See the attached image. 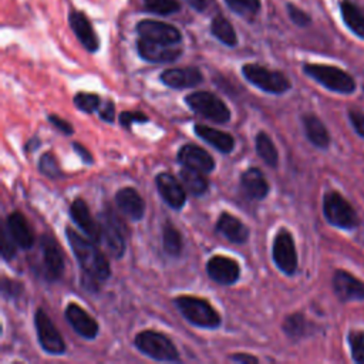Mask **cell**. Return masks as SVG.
Instances as JSON below:
<instances>
[{
    "label": "cell",
    "mask_w": 364,
    "mask_h": 364,
    "mask_svg": "<svg viewBox=\"0 0 364 364\" xmlns=\"http://www.w3.org/2000/svg\"><path fill=\"white\" fill-rule=\"evenodd\" d=\"M65 236L73 255L84 273L82 282L85 286L91 284V287H94L98 282H104L111 276V267L107 256L97 247L95 242L81 236L73 228L65 229Z\"/></svg>",
    "instance_id": "6da1fadb"
},
{
    "label": "cell",
    "mask_w": 364,
    "mask_h": 364,
    "mask_svg": "<svg viewBox=\"0 0 364 364\" xmlns=\"http://www.w3.org/2000/svg\"><path fill=\"white\" fill-rule=\"evenodd\" d=\"M173 303L179 313L193 326L202 327V328H218L222 323L220 314L218 310L213 309V306L200 297L196 296H178L173 299Z\"/></svg>",
    "instance_id": "7a4b0ae2"
},
{
    "label": "cell",
    "mask_w": 364,
    "mask_h": 364,
    "mask_svg": "<svg viewBox=\"0 0 364 364\" xmlns=\"http://www.w3.org/2000/svg\"><path fill=\"white\" fill-rule=\"evenodd\" d=\"M101 237L100 243L114 259H121L127 247V226L121 218L111 209H105L98 218Z\"/></svg>",
    "instance_id": "3957f363"
},
{
    "label": "cell",
    "mask_w": 364,
    "mask_h": 364,
    "mask_svg": "<svg viewBox=\"0 0 364 364\" xmlns=\"http://www.w3.org/2000/svg\"><path fill=\"white\" fill-rule=\"evenodd\" d=\"M135 347L155 361H179V351L169 337L154 330L139 331L134 338Z\"/></svg>",
    "instance_id": "277c9868"
},
{
    "label": "cell",
    "mask_w": 364,
    "mask_h": 364,
    "mask_svg": "<svg viewBox=\"0 0 364 364\" xmlns=\"http://www.w3.org/2000/svg\"><path fill=\"white\" fill-rule=\"evenodd\" d=\"M304 73L330 91L351 94L355 90L354 78L344 70L327 64H304Z\"/></svg>",
    "instance_id": "5b68a950"
},
{
    "label": "cell",
    "mask_w": 364,
    "mask_h": 364,
    "mask_svg": "<svg viewBox=\"0 0 364 364\" xmlns=\"http://www.w3.org/2000/svg\"><path fill=\"white\" fill-rule=\"evenodd\" d=\"M242 74L252 85L269 94H284L291 87L289 78L283 73L269 70L260 64H245L242 67Z\"/></svg>",
    "instance_id": "8992f818"
},
{
    "label": "cell",
    "mask_w": 364,
    "mask_h": 364,
    "mask_svg": "<svg viewBox=\"0 0 364 364\" xmlns=\"http://www.w3.org/2000/svg\"><path fill=\"white\" fill-rule=\"evenodd\" d=\"M186 105L198 115L216 122L226 124L230 121V109L215 94L209 91H195L185 97Z\"/></svg>",
    "instance_id": "52a82bcc"
},
{
    "label": "cell",
    "mask_w": 364,
    "mask_h": 364,
    "mask_svg": "<svg viewBox=\"0 0 364 364\" xmlns=\"http://www.w3.org/2000/svg\"><path fill=\"white\" fill-rule=\"evenodd\" d=\"M323 212L326 219L341 229H353L358 225L354 208L338 192L330 191L323 198Z\"/></svg>",
    "instance_id": "ba28073f"
},
{
    "label": "cell",
    "mask_w": 364,
    "mask_h": 364,
    "mask_svg": "<svg viewBox=\"0 0 364 364\" xmlns=\"http://www.w3.org/2000/svg\"><path fill=\"white\" fill-rule=\"evenodd\" d=\"M34 327L38 343L47 354L60 355L65 353L67 347L63 336L60 334L58 328L55 327L50 316L43 309H37L34 313Z\"/></svg>",
    "instance_id": "9c48e42d"
},
{
    "label": "cell",
    "mask_w": 364,
    "mask_h": 364,
    "mask_svg": "<svg viewBox=\"0 0 364 364\" xmlns=\"http://www.w3.org/2000/svg\"><path fill=\"white\" fill-rule=\"evenodd\" d=\"M272 257L274 264L284 274L291 276L297 270V252L291 233L287 229H280L273 240Z\"/></svg>",
    "instance_id": "30bf717a"
},
{
    "label": "cell",
    "mask_w": 364,
    "mask_h": 364,
    "mask_svg": "<svg viewBox=\"0 0 364 364\" xmlns=\"http://www.w3.org/2000/svg\"><path fill=\"white\" fill-rule=\"evenodd\" d=\"M43 274L48 282L58 280L64 273V256L60 245L50 235H43L40 239Z\"/></svg>",
    "instance_id": "8fae6325"
},
{
    "label": "cell",
    "mask_w": 364,
    "mask_h": 364,
    "mask_svg": "<svg viewBox=\"0 0 364 364\" xmlns=\"http://www.w3.org/2000/svg\"><path fill=\"white\" fill-rule=\"evenodd\" d=\"M136 33L141 38H146L161 44L176 46L182 41V34L175 26L159 20L145 18L138 21Z\"/></svg>",
    "instance_id": "7c38bea8"
},
{
    "label": "cell",
    "mask_w": 364,
    "mask_h": 364,
    "mask_svg": "<svg viewBox=\"0 0 364 364\" xmlns=\"http://www.w3.org/2000/svg\"><path fill=\"white\" fill-rule=\"evenodd\" d=\"M208 276L223 286H230L236 283L240 277V266L232 257L216 255L212 256L206 263Z\"/></svg>",
    "instance_id": "4fadbf2b"
},
{
    "label": "cell",
    "mask_w": 364,
    "mask_h": 364,
    "mask_svg": "<svg viewBox=\"0 0 364 364\" xmlns=\"http://www.w3.org/2000/svg\"><path fill=\"white\" fill-rule=\"evenodd\" d=\"M136 51L139 57L148 63H172L182 54V48L178 46L161 44L141 37L136 41Z\"/></svg>",
    "instance_id": "5bb4252c"
},
{
    "label": "cell",
    "mask_w": 364,
    "mask_h": 364,
    "mask_svg": "<svg viewBox=\"0 0 364 364\" xmlns=\"http://www.w3.org/2000/svg\"><path fill=\"white\" fill-rule=\"evenodd\" d=\"M156 189L164 202L172 209H182L186 202V192L182 182H179L172 173L161 172L155 178Z\"/></svg>",
    "instance_id": "9a60e30c"
},
{
    "label": "cell",
    "mask_w": 364,
    "mask_h": 364,
    "mask_svg": "<svg viewBox=\"0 0 364 364\" xmlns=\"http://www.w3.org/2000/svg\"><path fill=\"white\" fill-rule=\"evenodd\" d=\"M68 24H70L73 33L75 34L77 40L81 43V46L87 51H90V53L98 51L100 38L85 13H82L80 10H71L68 13Z\"/></svg>",
    "instance_id": "2e32d148"
},
{
    "label": "cell",
    "mask_w": 364,
    "mask_h": 364,
    "mask_svg": "<svg viewBox=\"0 0 364 364\" xmlns=\"http://www.w3.org/2000/svg\"><path fill=\"white\" fill-rule=\"evenodd\" d=\"M65 320L85 340H94L100 331L98 323L92 316H90L80 304L68 303L65 307Z\"/></svg>",
    "instance_id": "e0dca14e"
},
{
    "label": "cell",
    "mask_w": 364,
    "mask_h": 364,
    "mask_svg": "<svg viewBox=\"0 0 364 364\" xmlns=\"http://www.w3.org/2000/svg\"><path fill=\"white\" fill-rule=\"evenodd\" d=\"M159 80L169 88L183 90L199 85L203 81V75L196 67H176L162 71Z\"/></svg>",
    "instance_id": "ac0fdd59"
},
{
    "label": "cell",
    "mask_w": 364,
    "mask_h": 364,
    "mask_svg": "<svg viewBox=\"0 0 364 364\" xmlns=\"http://www.w3.org/2000/svg\"><path fill=\"white\" fill-rule=\"evenodd\" d=\"M333 289L341 301L364 300V283L346 270L334 272Z\"/></svg>",
    "instance_id": "d6986e66"
},
{
    "label": "cell",
    "mask_w": 364,
    "mask_h": 364,
    "mask_svg": "<svg viewBox=\"0 0 364 364\" xmlns=\"http://www.w3.org/2000/svg\"><path fill=\"white\" fill-rule=\"evenodd\" d=\"M178 161L182 164V166L198 169L205 173H209L215 169V159L212 155L199 145L193 144H186L179 148Z\"/></svg>",
    "instance_id": "ffe728a7"
},
{
    "label": "cell",
    "mask_w": 364,
    "mask_h": 364,
    "mask_svg": "<svg viewBox=\"0 0 364 364\" xmlns=\"http://www.w3.org/2000/svg\"><path fill=\"white\" fill-rule=\"evenodd\" d=\"M70 216L73 222L87 235L88 239H91L95 243H100V223L91 216V212L84 199L77 198L73 200V203L70 205Z\"/></svg>",
    "instance_id": "44dd1931"
},
{
    "label": "cell",
    "mask_w": 364,
    "mask_h": 364,
    "mask_svg": "<svg viewBox=\"0 0 364 364\" xmlns=\"http://www.w3.org/2000/svg\"><path fill=\"white\" fill-rule=\"evenodd\" d=\"M115 203L121 213L131 220H141L145 215V202L139 192L131 186L121 188L117 192Z\"/></svg>",
    "instance_id": "7402d4cb"
},
{
    "label": "cell",
    "mask_w": 364,
    "mask_h": 364,
    "mask_svg": "<svg viewBox=\"0 0 364 364\" xmlns=\"http://www.w3.org/2000/svg\"><path fill=\"white\" fill-rule=\"evenodd\" d=\"M6 228H7L9 233H10V236L13 237V240L16 242V245L20 249L28 250V249L33 247V245H34V233H33V230H31L26 216L21 212H18V210L11 212L7 216Z\"/></svg>",
    "instance_id": "603a6c76"
},
{
    "label": "cell",
    "mask_w": 364,
    "mask_h": 364,
    "mask_svg": "<svg viewBox=\"0 0 364 364\" xmlns=\"http://www.w3.org/2000/svg\"><path fill=\"white\" fill-rule=\"evenodd\" d=\"M215 230L223 236L226 240L240 245L245 243L249 237V229L247 226L237 219L236 216H233L232 213L223 212L220 213L216 225H215Z\"/></svg>",
    "instance_id": "cb8c5ba5"
},
{
    "label": "cell",
    "mask_w": 364,
    "mask_h": 364,
    "mask_svg": "<svg viewBox=\"0 0 364 364\" xmlns=\"http://www.w3.org/2000/svg\"><path fill=\"white\" fill-rule=\"evenodd\" d=\"M240 185L243 192L255 200H262L269 193V183L259 168H249L240 175Z\"/></svg>",
    "instance_id": "d4e9b609"
},
{
    "label": "cell",
    "mask_w": 364,
    "mask_h": 364,
    "mask_svg": "<svg viewBox=\"0 0 364 364\" xmlns=\"http://www.w3.org/2000/svg\"><path fill=\"white\" fill-rule=\"evenodd\" d=\"M193 131L200 139H203L205 142H208L222 154H229L235 148V139L229 132H225L203 124H196Z\"/></svg>",
    "instance_id": "484cf974"
},
{
    "label": "cell",
    "mask_w": 364,
    "mask_h": 364,
    "mask_svg": "<svg viewBox=\"0 0 364 364\" xmlns=\"http://www.w3.org/2000/svg\"><path fill=\"white\" fill-rule=\"evenodd\" d=\"M303 127L307 139L317 148H327L330 144V134L326 125L314 114H306L303 117Z\"/></svg>",
    "instance_id": "4316f807"
},
{
    "label": "cell",
    "mask_w": 364,
    "mask_h": 364,
    "mask_svg": "<svg viewBox=\"0 0 364 364\" xmlns=\"http://www.w3.org/2000/svg\"><path fill=\"white\" fill-rule=\"evenodd\" d=\"M341 17L346 26L360 38H364V9L353 3L351 0H343L340 3Z\"/></svg>",
    "instance_id": "83f0119b"
},
{
    "label": "cell",
    "mask_w": 364,
    "mask_h": 364,
    "mask_svg": "<svg viewBox=\"0 0 364 364\" xmlns=\"http://www.w3.org/2000/svg\"><path fill=\"white\" fill-rule=\"evenodd\" d=\"M179 179L185 189L193 196H202L209 188V181L205 176V172H200L198 169L183 166L179 171Z\"/></svg>",
    "instance_id": "f1b7e54d"
},
{
    "label": "cell",
    "mask_w": 364,
    "mask_h": 364,
    "mask_svg": "<svg viewBox=\"0 0 364 364\" xmlns=\"http://www.w3.org/2000/svg\"><path fill=\"white\" fill-rule=\"evenodd\" d=\"M210 33L215 38H218L222 44H225L228 47L237 46V36H236L233 26L230 24V21H228L222 16H216L212 18Z\"/></svg>",
    "instance_id": "f546056e"
},
{
    "label": "cell",
    "mask_w": 364,
    "mask_h": 364,
    "mask_svg": "<svg viewBox=\"0 0 364 364\" xmlns=\"http://www.w3.org/2000/svg\"><path fill=\"white\" fill-rule=\"evenodd\" d=\"M255 145H256L257 155L264 161V164L272 168H276L279 164V152H277L276 145L273 144L272 138L264 131L257 132Z\"/></svg>",
    "instance_id": "4dcf8cb0"
},
{
    "label": "cell",
    "mask_w": 364,
    "mask_h": 364,
    "mask_svg": "<svg viewBox=\"0 0 364 364\" xmlns=\"http://www.w3.org/2000/svg\"><path fill=\"white\" fill-rule=\"evenodd\" d=\"M162 245L165 252L169 256L178 257L182 253V247H183V242H182V235L181 232L169 222L165 223L164 230H162Z\"/></svg>",
    "instance_id": "1f68e13d"
},
{
    "label": "cell",
    "mask_w": 364,
    "mask_h": 364,
    "mask_svg": "<svg viewBox=\"0 0 364 364\" xmlns=\"http://www.w3.org/2000/svg\"><path fill=\"white\" fill-rule=\"evenodd\" d=\"M223 1L233 13H236L237 16L246 20H253L262 7L260 0H223Z\"/></svg>",
    "instance_id": "d6a6232c"
},
{
    "label": "cell",
    "mask_w": 364,
    "mask_h": 364,
    "mask_svg": "<svg viewBox=\"0 0 364 364\" xmlns=\"http://www.w3.org/2000/svg\"><path fill=\"white\" fill-rule=\"evenodd\" d=\"M144 10L156 16H169L181 10L178 0H144Z\"/></svg>",
    "instance_id": "836d02e7"
},
{
    "label": "cell",
    "mask_w": 364,
    "mask_h": 364,
    "mask_svg": "<svg viewBox=\"0 0 364 364\" xmlns=\"http://www.w3.org/2000/svg\"><path fill=\"white\" fill-rule=\"evenodd\" d=\"M306 330H307V321L301 313H293L287 316L283 321V331L290 338L303 337L306 334Z\"/></svg>",
    "instance_id": "e575fe53"
},
{
    "label": "cell",
    "mask_w": 364,
    "mask_h": 364,
    "mask_svg": "<svg viewBox=\"0 0 364 364\" xmlns=\"http://www.w3.org/2000/svg\"><path fill=\"white\" fill-rule=\"evenodd\" d=\"M74 105L85 112V114H92L95 112L97 109H100L101 107V98L97 95V94H92V92H77L74 95Z\"/></svg>",
    "instance_id": "d590c367"
},
{
    "label": "cell",
    "mask_w": 364,
    "mask_h": 364,
    "mask_svg": "<svg viewBox=\"0 0 364 364\" xmlns=\"http://www.w3.org/2000/svg\"><path fill=\"white\" fill-rule=\"evenodd\" d=\"M38 168H40V172L43 175H46L51 179H57V178L63 176L58 161L51 152H46V154L41 155V158L38 161Z\"/></svg>",
    "instance_id": "8d00e7d4"
},
{
    "label": "cell",
    "mask_w": 364,
    "mask_h": 364,
    "mask_svg": "<svg viewBox=\"0 0 364 364\" xmlns=\"http://www.w3.org/2000/svg\"><path fill=\"white\" fill-rule=\"evenodd\" d=\"M351 355L355 363L364 364V331H354L348 336Z\"/></svg>",
    "instance_id": "74e56055"
},
{
    "label": "cell",
    "mask_w": 364,
    "mask_h": 364,
    "mask_svg": "<svg viewBox=\"0 0 364 364\" xmlns=\"http://www.w3.org/2000/svg\"><path fill=\"white\" fill-rule=\"evenodd\" d=\"M16 247H18L16 245V242L13 240V237L10 236L6 225L1 229V257L4 260H11L16 256Z\"/></svg>",
    "instance_id": "f35d334b"
},
{
    "label": "cell",
    "mask_w": 364,
    "mask_h": 364,
    "mask_svg": "<svg viewBox=\"0 0 364 364\" xmlns=\"http://www.w3.org/2000/svg\"><path fill=\"white\" fill-rule=\"evenodd\" d=\"M286 9H287V14H289L290 20H291L296 26H299V27H306V26H309V24L311 23L310 16H309L306 11H303L301 9H299L297 6L289 3V4L286 6Z\"/></svg>",
    "instance_id": "ab89813d"
},
{
    "label": "cell",
    "mask_w": 364,
    "mask_h": 364,
    "mask_svg": "<svg viewBox=\"0 0 364 364\" xmlns=\"http://www.w3.org/2000/svg\"><path fill=\"white\" fill-rule=\"evenodd\" d=\"M149 118L141 111H124L119 115V124L122 128L129 129L134 122H148Z\"/></svg>",
    "instance_id": "60d3db41"
},
{
    "label": "cell",
    "mask_w": 364,
    "mask_h": 364,
    "mask_svg": "<svg viewBox=\"0 0 364 364\" xmlns=\"http://www.w3.org/2000/svg\"><path fill=\"white\" fill-rule=\"evenodd\" d=\"M23 284L17 280H13V279H7V277H3L1 279V294L3 297L6 299H10V297H18L23 291Z\"/></svg>",
    "instance_id": "b9f144b4"
},
{
    "label": "cell",
    "mask_w": 364,
    "mask_h": 364,
    "mask_svg": "<svg viewBox=\"0 0 364 364\" xmlns=\"http://www.w3.org/2000/svg\"><path fill=\"white\" fill-rule=\"evenodd\" d=\"M47 119H48V122L53 124L54 128H57V129H58L60 132H63L64 135H71V134L74 132L73 125H71L68 121L63 119L61 117H58V115H55V114H50V115L47 117Z\"/></svg>",
    "instance_id": "7bdbcfd3"
},
{
    "label": "cell",
    "mask_w": 364,
    "mask_h": 364,
    "mask_svg": "<svg viewBox=\"0 0 364 364\" xmlns=\"http://www.w3.org/2000/svg\"><path fill=\"white\" fill-rule=\"evenodd\" d=\"M100 118L108 124H112L115 119V105L111 100H107L98 109Z\"/></svg>",
    "instance_id": "ee69618b"
},
{
    "label": "cell",
    "mask_w": 364,
    "mask_h": 364,
    "mask_svg": "<svg viewBox=\"0 0 364 364\" xmlns=\"http://www.w3.org/2000/svg\"><path fill=\"white\" fill-rule=\"evenodd\" d=\"M348 117H350V121H351L354 129L364 138V112L350 109Z\"/></svg>",
    "instance_id": "f6af8a7d"
},
{
    "label": "cell",
    "mask_w": 364,
    "mask_h": 364,
    "mask_svg": "<svg viewBox=\"0 0 364 364\" xmlns=\"http://www.w3.org/2000/svg\"><path fill=\"white\" fill-rule=\"evenodd\" d=\"M73 148H74V151L78 154L80 159H81L84 164L91 165V164L94 162L92 154H91L82 144H80V142H73Z\"/></svg>",
    "instance_id": "bcb514c9"
},
{
    "label": "cell",
    "mask_w": 364,
    "mask_h": 364,
    "mask_svg": "<svg viewBox=\"0 0 364 364\" xmlns=\"http://www.w3.org/2000/svg\"><path fill=\"white\" fill-rule=\"evenodd\" d=\"M232 361H236L239 364H256L259 363V358L255 357V355H250V354H246V353H237V354H233L229 357Z\"/></svg>",
    "instance_id": "7dc6e473"
},
{
    "label": "cell",
    "mask_w": 364,
    "mask_h": 364,
    "mask_svg": "<svg viewBox=\"0 0 364 364\" xmlns=\"http://www.w3.org/2000/svg\"><path fill=\"white\" fill-rule=\"evenodd\" d=\"M183 1L199 13L205 11L208 9V3H209V0H183Z\"/></svg>",
    "instance_id": "c3c4849f"
}]
</instances>
